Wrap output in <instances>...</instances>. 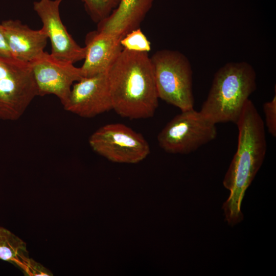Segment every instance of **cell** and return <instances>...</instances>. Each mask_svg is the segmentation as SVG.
Instances as JSON below:
<instances>
[{
    "instance_id": "cell-9",
    "label": "cell",
    "mask_w": 276,
    "mask_h": 276,
    "mask_svg": "<svg viewBox=\"0 0 276 276\" xmlns=\"http://www.w3.org/2000/svg\"><path fill=\"white\" fill-rule=\"evenodd\" d=\"M63 0H39L33 9L42 24L51 45V55L56 59L74 63L84 59L85 48L79 45L67 32L60 15Z\"/></svg>"
},
{
    "instance_id": "cell-10",
    "label": "cell",
    "mask_w": 276,
    "mask_h": 276,
    "mask_svg": "<svg viewBox=\"0 0 276 276\" xmlns=\"http://www.w3.org/2000/svg\"><path fill=\"white\" fill-rule=\"evenodd\" d=\"M63 108L85 118L112 109L107 72L84 77L74 83Z\"/></svg>"
},
{
    "instance_id": "cell-8",
    "label": "cell",
    "mask_w": 276,
    "mask_h": 276,
    "mask_svg": "<svg viewBox=\"0 0 276 276\" xmlns=\"http://www.w3.org/2000/svg\"><path fill=\"white\" fill-rule=\"evenodd\" d=\"M30 64L38 96L55 95L63 106L69 98L74 82L83 78L80 67L58 60L45 52Z\"/></svg>"
},
{
    "instance_id": "cell-1",
    "label": "cell",
    "mask_w": 276,
    "mask_h": 276,
    "mask_svg": "<svg viewBox=\"0 0 276 276\" xmlns=\"http://www.w3.org/2000/svg\"><path fill=\"white\" fill-rule=\"evenodd\" d=\"M236 124L237 149L223 181L230 194L222 209L225 221L231 226L243 219V198L262 165L267 149L264 122L250 100L246 102Z\"/></svg>"
},
{
    "instance_id": "cell-6",
    "label": "cell",
    "mask_w": 276,
    "mask_h": 276,
    "mask_svg": "<svg viewBox=\"0 0 276 276\" xmlns=\"http://www.w3.org/2000/svg\"><path fill=\"white\" fill-rule=\"evenodd\" d=\"M216 124L194 108L181 111L158 134L160 147L173 154H188L216 139Z\"/></svg>"
},
{
    "instance_id": "cell-15",
    "label": "cell",
    "mask_w": 276,
    "mask_h": 276,
    "mask_svg": "<svg viewBox=\"0 0 276 276\" xmlns=\"http://www.w3.org/2000/svg\"><path fill=\"white\" fill-rule=\"evenodd\" d=\"M91 19L98 24L107 17L120 0H80Z\"/></svg>"
},
{
    "instance_id": "cell-3",
    "label": "cell",
    "mask_w": 276,
    "mask_h": 276,
    "mask_svg": "<svg viewBox=\"0 0 276 276\" xmlns=\"http://www.w3.org/2000/svg\"><path fill=\"white\" fill-rule=\"evenodd\" d=\"M256 87V74L250 64L227 63L215 73L200 111L216 124H236Z\"/></svg>"
},
{
    "instance_id": "cell-18",
    "label": "cell",
    "mask_w": 276,
    "mask_h": 276,
    "mask_svg": "<svg viewBox=\"0 0 276 276\" xmlns=\"http://www.w3.org/2000/svg\"><path fill=\"white\" fill-rule=\"evenodd\" d=\"M22 270L27 275H53L52 273L49 269L30 258L22 269Z\"/></svg>"
},
{
    "instance_id": "cell-12",
    "label": "cell",
    "mask_w": 276,
    "mask_h": 276,
    "mask_svg": "<svg viewBox=\"0 0 276 276\" xmlns=\"http://www.w3.org/2000/svg\"><path fill=\"white\" fill-rule=\"evenodd\" d=\"M121 39L95 30L85 37L84 61L80 67L83 77H89L108 71L123 47Z\"/></svg>"
},
{
    "instance_id": "cell-5",
    "label": "cell",
    "mask_w": 276,
    "mask_h": 276,
    "mask_svg": "<svg viewBox=\"0 0 276 276\" xmlns=\"http://www.w3.org/2000/svg\"><path fill=\"white\" fill-rule=\"evenodd\" d=\"M37 96L30 64L0 57V120H18Z\"/></svg>"
},
{
    "instance_id": "cell-19",
    "label": "cell",
    "mask_w": 276,
    "mask_h": 276,
    "mask_svg": "<svg viewBox=\"0 0 276 276\" xmlns=\"http://www.w3.org/2000/svg\"><path fill=\"white\" fill-rule=\"evenodd\" d=\"M0 57L13 58L7 43L1 23H0Z\"/></svg>"
},
{
    "instance_id": "cell-11",
    "label": "cell",
    "mask_w": 276,
    "mask_h": 276,
    "mask_svg": "<svg viewBox=\"0 0 276 276\" xmlns=\"http://www.w3.org/2000/svg\"><path fill=\"white\" fill-rule=\"evenodd\" d=\"M1 24L14 58L30 63L44 52L48 38L42 28L32 29L18 19L5 20Z\"/></svg>"
},
{
    "instance_id": "cell-2",
    "label": "cell",
    "mask_w": 276,
    "mask_h": 276,
    "mask_svg": "<svg viewBox=\"0 0 276 276\" xmlns=\"http://www.w3.org/2000/svg\"><path fill=\"white\" fill-rule=\"evenodd\" d=\"M107 74L112 109L117 114L129 119L154 116L159 98L148 53L123 48Z\"/></svg>"
},
{
    "instance_id": "cell-4",
    "label": "cell",
    "mask_w": 276,
    "mask_h": 276,
    "mask_svg": "<svg viewBox=\"0 0 276 276\" xmlns=\"http://www.w3.org/2000/svg\"><path fill=\"white\" fill-rule=\"evenodd\" d=\"M150 60L159 99L181 111L193 109V72L188 58L177 51L163 50Z\"/></svg>"
},
{
    "instance_id": "cell-16",
    "label": "cell",
    "mask_w": 276,
    "mask_h": 276,
    "mask_svg": "<svg viewBox=\"0 0 276 276\" xmlns=\"http://www.w3.org/2000/svg\"><path fill=\"white\" fill-rule=\"evenodd\" d=\"M123 48L128 50L148 53L151 50V43L140 28L127 34L121 39Z\"/></svg>"
},
{
    "instance_id": "cell-17",
    "label": "cell",
    "mask_w": 276,
    "mask_h": 276,
    "mask_svg": "<svg viewBox=\"0 0 276 276\" xmlns=\"http://www.w3.org/2000/svg\"><path fill=\"white\" fill-rule=\"evenodd\" d=\"M271 100L263 104L266 127L269 134L276 136V93Z\"/></svg>"
},
{
    "instance_id": "cell-7",
    "label": "cell",
    "mask_w": 276,
    "mask_h": 276,
    "mask_svg": "<svg viewBox=\"0 0 276 276\" xmlns=\"http://www.w3.org/2000/svg\"><path fill=\"white\" fill-rule=\"evenodd\" d=\"M88 143L96 153L116 163H137L150 152L142 134L121 123L100 127L90 135Z\"/></svg>"
},
{
    "instance_id": "cell-13",
    "label": "cell",
    "mask_w": 276,
    "mask_h": 276,
    "mask_svg": "<svg viewBox=\"0 0 276 276\" xmlns=\"http://www.w3.org/2000/svg\"><path fill=\"white\" fill-rule=\"evenodd\" d=\"M154 0H120L110 14L97 24V30L121 39L139 28Z\"/></svg>"
},
{
    "instance_id": "cell-14",
    "label": "cell",
    "mask_w": 276,
    "mask_h": 276,
    "mask_svg": "<svg viewBox=\"0 0 276 276\" xmlns=\"http://www.w3.org/2000/svg\"><path fill=\"white\" fill-rule=\"evenodd\" d=\"M30 259L26 243L0 226V260L22 269Z\"/></svg>"
}]
</instances>
